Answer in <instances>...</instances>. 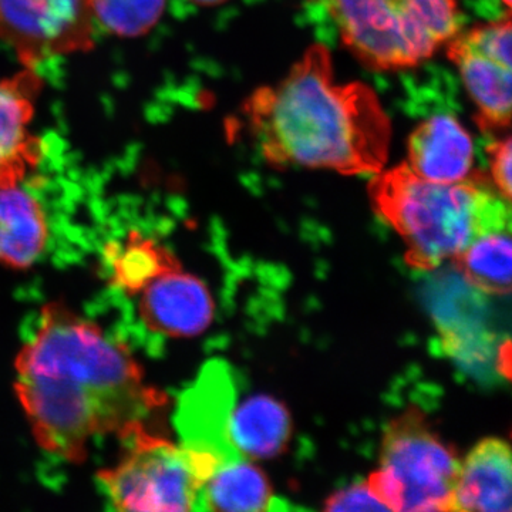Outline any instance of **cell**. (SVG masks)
Here are the masks:
<instances>
[{
	"instance_id": "6da1fadb",
	"label": "cell",
	"mask_w": 512,
	"mask_h": 512,
	"mask_svg": "<svg viewBox=\"0 0 512 512\" xmlns=\"http://www.w3.org/2000/svg\"><path fill=\"white\" fill-rule=\"evenodd\" d=\"M15 392L47 453L82 463L94 437L148 429L165 397L137 360L92 320L46 305L15 360Z\"/></svg>"
},
{
	"instance_id": "7a4b0ae2",
	"label": "cell",
	"mask_w": 512,
	"mask_h": 512,
	"mask_svg": "<svg viewBox=\"0 0 512 512\" xmlns=\"http://www.w3.org/2000/svg\"><path fill=\"white\" fill-rule=\"evenodd\" d=\"M252 136L274 167L375 175L389 157L392 126L366 84H336L332 56L313 45L274 86L245 104Z\"/></svg>"
},
{
	"instance_id": "3957f363",
	"label": "cell",
	"mask_w": 512,
	"mask_h": 512,
	"mask_svg": "<svg viewBox=\"0 0 512 512\" xmlns=\"http://www.w3.org/2000/svg\"><path fill=\"white\" fill-rule=\"evenodd\" d=\"M367 192L376 214L403 238L407 264L421 271L451 261L487 232L511 227V202L481 173L433 183L403 163L375 174Z\"/></svg>"
},
{
	"instance_id": "277c9868",
	"label": "cell",
	"mask_w": 512,
	"mask_h": 512,
	"mask_svg": "<svg viewBox=\"0 0 512 512\" xmlns=\"http://www.w3.org/2000/svg\"><path fill=\"white\" fill-rule=\"evenodd\" d=\"M343 45L373 70L412 69L461 29L458 0H319Z\"/></svg>"
},
{
	"instance_id": "5b68a950",
	"label": "cell",
	"mask_w": 512,
	"mask_h": 512,
	"mask_svg": "<svg viewBox=\"0 0 512 512\" xmlns=\"http://www.w3.org/2000/svg\"><path fill=\"white\" fill-rule=\"evenodd\" d=\"M380 468L367 478L372 493L396 512L454 511L461 461L419 410L387 426Z\"/></svg>"
},
{
	"instance_id": "8992f818",
	"label": "cell",
	"mask_w": 512,
	"mask_h": 512,
	"mask_svg": "<svg viewBox=\"0 0 512 512\" xmlns=\"http://www.w3.org/2000/svg\"><path fill=\"white\" fill-rule=\"evenodd\" d=\"M116 466L101 470L104 495L117 511H195L204 477L187 448L151 433L131 436Z\"/></svg>"
},
{
	"instance_id": "52a82bcc",
	"label": "cell",
	"mask_w": 512,
	"mask_h": 512,
	"mask_svg": "<svg viewBox=\"0 0 512 512\" xmlns=\"http://www.w3.org/2000/svg\"><path fill=\"white\" fill-rule=\"evenodd\" d=\"M96 29L89 0H0V42L26 69L90 52Z\"/></svg>"
},
{
	"instance_id": "ba28073f",
	"label": "cell",
	"mask_w": 512,
	"mask_h": 512,
	"mask_svg": "<svg viewBox=\"0 0 512 512\" xmlns=\"http://www.w3.org/2000/svg\"><path fill=\"white\" fill-rule=\"evenodd\" d=\"M511 19L477 26L450 40L456 64L478 109V126L501 130L511 124Z\"/></svg>"
},
{
	"instance_id": "9c48e42d",
	"label": "cell",
	"mask_w": 512,
	"mask_h": 512,
	"mask_svg": "<svg viewBox=\"0 0 512 512\" xmlns=\"http://www.w3.org/2000/svg\"><path fill=\"white\" fill-rule=\"evenodd\" d=\"M234 406L235 386L229 367L218 362L205 366L178 409L181 446L210 454L222 463L241 458L228 440V421Z\"/></svg>"
},
{
	"instance_id": "30bf717a",
	"label": "cell",
	"mask_w": 512,
	"mask_h": 512,
	"mask_svg": "<svg viewBox=\"0 0 512 512\" xmlns=\"http://www.w3.org/2000/svg\"><path fill=\"white\" fill-rule=\"evenodd\" d=\"M43 83L35 69L0 80V188L20 185L43 160V143L30 130Z\"/></svg>"
},
{
	"instance_id": "8fae6325",
	"label": "cell",
	"mask_w": 512,
	"mask_h": 512,
	"mask_svg": "<svg viewBox=\"0 0 512 512\" xmlns=\"http://www.w3.org/2000/svg\"><path fill=\"white\" fill-rule=\"evenodd\" d=\"M138 316L151 332L192 338L210 328L214 301L200 278L183 265L164 271L137 293Z\"/></svg>"
},
{
	"instance_id": "7c38bea8",
	"label": "cell",
	"mask_w": 512,
	"mask_h": 512,
	"mask_svg": "<svg viewBox=\"0 0 512 512\" xmlns=\"http://www.w3.org/2000/svg\"><path fill=\"white\" fill-rule=\"evenodd\" d=\"M407 165L433 183L466 180L473 170L474 144L460 121L448 114L430 117L409 138Z\"/></svg>"
},
{
	"instance_id": "4fadbf2b",
	"label": "cell",
	"mask_w": 512,
	"mask_h": 512,
	"mask_svg": "<svg viewBox=\"0 0 512 512\" xmlns=\"http://www.w3.org/2000/svg\"><path fill=\"white\" fill-rule=\"evenodd\" d=\"M512 463L507 441L485 439L461 463L454 511L511 512Z\"/></svg>"
},
{
	"instance_id": "5bb4252c",
	"label": "cell",
	"mask_w": 512,
	"mask_h": 512,
	"mask_svg": "<svg viewBox=\"0 0 512 512\" xmlns=\"http://www.w3.org/2000/svg\"><path fill=\"white\" fill-rule=\"evenodd\" d=\"M49 241L42 202L28 190L0 188V265L28 269L39 261Z\"/></svg>"
},
{
	"instance_id": "9a60e30c",
	"label": "cell",
	"mask_w": 512,
	"mask_h": 512,
	"mask_svg": "<svg viewBox=\"0 0 512 512\" xmlns=\"http://www.w3.org/2000/svg\"><path fill=\"white\" fill-rule=\"evenodd\" d=\"M292 420L284 404L265 394L235 404L228 421V440L239 456L264 460L279 456L289 443Z\"/></svg>"
},
{
	"instance_id": "2e32d148",
	"label": "cell",
	"mask_w": 512,
	"mask_h": 512,
	"mask_svg": "<svg viewBox=\"0 0 512 512\" xmlns=\"http://www.w3.org/2000/svg\"><path fill=\"white\" fill-rule=\"evenodd\" d=\"M265 474L247 458L224 461L215 468L198 494L195 511H276L285 510Z\"/></svg>"
},
{
	"instance_id": "e0dca14e",
	"label": "cell",
	"mask_w": 512,
	"mask_h": 512,
	"mask_svg": "<svg viewBox=\"0 0 512 512\" xmlns=\"http://www.w3.org/2000/svg\"><path fill=\"white\" fill-rule=\"evenodd\" d=\"M104 252L111 284L128 296H136L156 276L181 265L170 249L137 231H131L123 242H111Z\"/></svg>"
},
{
	"instance_id": "ac0fdd59",
	"label": "cell",
	"mask_w": 512,
	"mask_h": 512,
	"mask_svg": "<svg viewBox=\"0 0 512 512\" xmlns=\"http://www.w3.org/2000/svg\"><path fill=\"white\" fill-rule=\"evenodd\" d=\"M511 227L494 229L477 239L451 259L458 274L491 295L511 292Z\"/></svg>"
},
{
	"instance_id": "d6986e66",
	"label": "cell",
	"mask_w": 512,
	"mask_h": 512,
	"mask_svg": "<svg viewBox=\"0 0 512 512\" xmlns=\"http://www.w3.org/2000/svg\"><path fill=\"white\" fill-rule=\"evenodd\" d=\"M167 0H89L94 23L119 37L146 36L163 18Z\"/></svg>"
},
{
	"instance_id": "ffe728a7",
	"label": "cell",
	"mask_w": 512,
	"mask_h": 512,
	"mask_svg": "<svg viewBox=\"0 0 512 512\" xmlns=\"http://www.w3.org/2000/svg\"><path fill=\"white\" fill-rule=\"evenodd\" d=\"M326 511H389L370 490L367 481L350 485L326 501Z\"/></svg>"
},
{
	"instance_id": "44dd1931",
	"label": "cell",
	"mask_w": 512,
	"mask_h": 512,
	"mask_svg": "<svg viewBox=\"0 0 512 512\" xmlns=\"http://www.w3.org/2000/svg\"><path fill=\"white\" fill-rule=\"evenodd\" d=\"M487 153L490 157L491 181H493L495 190L505 201L511 202V138L507 137L504 140L495 141L491 146H488Z\"/></svg>"
},
{
	"instance_id": "7402d4cb",
	"label": "cell",
	"mask_w": 512,
	"mask_h": 512,
	"mask_svg": "<svg viewBox=\"0 0 512 512\" xmlns=\"http://www.w3.org/2000/svg\"><path fill=\"white\" fill-rule=\"evenodd\" d=\"M191 2L197 3L202 6H215L221 5V3L227 2V0H191Z\"/></svg>"
},
{
	"instance_id": "603a6c76",
	"label": "cell",
	"mask_w": 512,
	"mask_h": 512,
	"mask_svg": "<svg viewBox=\"0 0 512 512\" xmlns=\"http://www.w3.org/2000/svg\"><path fill=\"white\" fill-rule=\"evenodd\" d=\"M505 6H507L508 10L511 9V0H501Z\"/></svg>"
}]
</instances>
